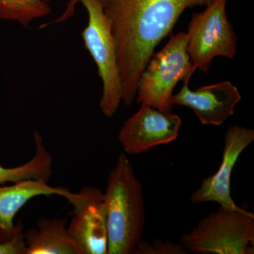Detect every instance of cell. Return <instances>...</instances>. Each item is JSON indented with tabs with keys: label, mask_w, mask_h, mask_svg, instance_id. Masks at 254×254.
Returning a JSON list of instances; mask_svg holds the SVG:
<instances>
[{
	"label": "cell",
	"mask_w": 254,
	"mask_h": 254,
	"mask_svg": "<svg viewBox=\"0 0 254 254\" xmlns=\"http://www.w3.org/2000/svg\"><path fill=\"white\" fill-rule=\"evenodd\" d=\"M115 41L122 102L130 106L137 84L154 50L189 8L213 0H98Z\"/></svg>",
	"instance_id": "cell-1"
},
{
	"label": "cell",
	"mask_w": 254,
	"mask_h": 254,
	"mask_svg": "<svg viewBox=\"0 0 254 254\" xmlns=\"http://www.w3.org/2000/svg\"><path fill=\"white\" fill-rule=\"evenodd\" d=\"M104 198L108 254H133L144 231L145 199L141 182L125 153L110 170Z\"/></svg>",
	"instance_id": "cell-2"
},
{
	"label": "cell",
	"mask_w": 254,
	"mask_h": 254,
	"mask_svg": "<svg viewBox=\"0 0 254 254\" xmlns=\"http://www.w3.org/2000/svg\"><path fill=\"white\" fill-rule=\"evenodd\" d=\"M80 3L88 13L86 27L81 33L85 48L94 60L98 76L103 83V91L100 100L102 113L107 118H112L122 102V86L115 41L111 28L98 0H69L66 10L54 21L46 23L41 28L66 21L74 14L75 6Z\"/></svg>",
	"instance_id": "cell-3"
},
{
	"label": "cell",
	"mask_w": 254,
	"mask_h": 254,
	"mask_svg": "<svg viewBox=\"0 0 254 254\" xmlns=\"http://www.w3.org/2000/svg\"><path fill=\"white\" fill-rule=\"evenodd\" d=\"M185 32L172 35L166 46L153 54L137 84L136 103H145L165 113H173L170 100L180 81L190 83L197 69L187 51Z\"/></svg>",
	"instance_id": "cell-4"
},
{
	"label": "cell",
	"mask_w": 254,
	"mask_h": 254,
	"mask_svg": "<svg viewBox=\"0 0 254 254\" xmlns=\"http://www.w3.org/2000/svg\"><path fill=\"white\" fill-rule=\"evenodd\" d=\"M181 242L193 254H253L254 214L219 206L183 235Z\"/></svg>",
	"instance_id": "cell-5"
},
{
	"label": "cell",
	"mask_w": 254,
	"mask_h": 254,
	"mask_svg": "<svg viewBox=\"0 0 254 254\" xmlns=\"http://www.w3.org/2000/svg\"><path fill=\"white\" fill-rule=\"evenodd\" d=\"M227 0H213L202 12L194 13L187 31V51L200 71L208 73L216 57L234 59L237 38L226 14Z\"/></svg>",
	"instance_id": "cell-6"
},
{
	"label": "cell",
	"mask_w": 254,
	"mask_h": 254,
	"mask_svg": "<svg viewBox=\"0 0 254 254\" xmlns=\"http://www.w3.org/2000/svg\"><path fill=\"white\" fill-rule=\"evenodd\" d=\"M64 197L73 205L67 230L78 254H108L106 213L101 189L86 187L78 193L68 190Z\"/></svg>",
	"instance_id": "cell-7"
},
{
	"label": "cell",
	"mask_w": 254,
	"mask_h": 254,
	"mask_svg": "<svg viewBox=\"0 0 254 254\" xmlns=\"http://www.w3.org/2000/svg\"><path fill=\"white\" fill-rule=\"evenodd\" d=\"M64 187H54L43 180L28 179L0 187V254H26V245L21 222L16 226V213L28 201L39 195L64 196Z\"/></svg>",
	"instance_id": "cell-8"
},
{
	"label": "cell",
	"mask_w": 254,
	"mask_h": 254,
	"mask_svg": "<svg viewBox=\"0 0 254 254\" xmlns=\"http://www.w3.org/2000/svg\"><path fill=\"white\" fill-rule=\"evenodd\" d=\"M181 125L178 115L141 103L138 111L124 124L118 139L127 154H141L176 140Z\"/></svg>",
	"instance_id": "cell-9"
},
{
	"label": "cell",
	"mask_w": 254,
	"mask_h": 254,
	"mask_svg": "<svg viewBox=\"0 0 254 254\" xmlns=\"http://www.w3.org/2000/svg\"><path fill=\"white\" fill-rule=\"evenodd\" d=\"M254 141V130L234 125L227 128L224 141L221 164L218 171L202 181L198 190L190 196L194 204L215 202L223 208L244 211L235 203L231 196V175L242 152Z\"/></svg>",
	"instance_id": "cell-10"
},
{
	"label": "cell",
	"mask_w": 254,
	"mask_h": 254,
	"mask_svg": "<svg viewBox=\"0 0 254 254\" xmlns=\"http://www.w3.org/2000/svg\"><path fill=\"white\" fill-rule=\"evenodd\" d=\"M189 83L177 94L172 95L170 105H182L190 108L200 123L219 126L235 113V108L242 99L238 88L231 82L225 81L191 91Z\"/></svg>",
	"instance_id": "cell-11"
},
{
	"label": "cell",
	"mask_w": 254,
	"mask_h": 254,
	"mask_svg": "<svg viewBox=\"0 0 254 254\" xmlns=\"http://www.w3.org/2000/svg\"><path fill=\"white\" fill-rule=\"evenodd\" d=\"M26 254H78L64 218H40L36 228L24 233Z\"/></svg>",
	"instance_id": "cell-12"
},
{
	"label": "cell",
	"mask_w": 254,
	"mask_h": 254,
	"mask_svg": "<svg viewBox=\"0 0 254 254\" xmlns=\"http://www.w3.org/2000/svg\"><path fill=\"white\" fill-rule=\"evenodd\" d=\"M36 152L31 160L15 168H4L0 165V185L28 179H36L49 182L53 174V158L47 149L41 135L33 133Z\"/></svg>",
	"instance_id": "cell-13"
},
{
	"label": "cell",
	"mask_w": 254,
	"mask_h": 254,
	"mask_svg": "<svg viewBox=\"0 0 254 254\" xmlns=\"http://www.w3.org/2000/svg\"><path fill=\"white\" fill-rule=\"evenodd\" d=\"M50 2L51 0H0V19L28 27L33 20L50 14Z\"/></svg>",
	"instance_id": "cell-14"
},
{
	"label": "cell",
	"mask_w": 254,
	"mask_h": 254,
	"mask_svg": "<svg viewBox=\"0 0 254 254\" xmlns=\"http://www.w3.org/2000/svg\"><path fill=\"white\" fill-rule=\"evenodd\" d=\"M133 254H187L186 249L182 245H177L169 240H155L153 243L141 240Z\"/></svg>",
	"instance_id": "cell-15"
}]
</instances>
